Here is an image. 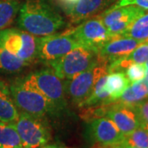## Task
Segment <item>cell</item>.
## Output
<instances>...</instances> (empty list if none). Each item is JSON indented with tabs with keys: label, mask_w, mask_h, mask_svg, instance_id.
Returning <instances> with one entry per match:
<instances>
[{
	"label": "cell",
	"mask_w": 148,
	"mask_h": 148,
	"mask_svg": "<svg viewBox=\"0 0 148 148\" xmlns=\"http://www.w3.org/2000/svg\"><path fill=\"white\" fill-rule=\"evenodd\" d=\"M90 136L101 145H116L123 143L124 135L120 132L114 122L107 117L96 118L89 126Z\"/></svg>",
	"instance_id": "12"
},
{
	"label": "cell",
	"mask_w": 148,
	"mask_h": 148,
	"mask_svg": "<svg viewBox=\"0 0 148 148\" xmlns=\"http://www.w3.org/2000/svg\"><path fill=\"white\" fill-rule=\"evenodd\" d=\"M108 8L107 0H78L67 13V16L72 24H79L100 14Z\"/></svg>",
	"instance_id": "14"
},
{
	"label": "cell",
	"mask_w": 148,
	"mask_h": 148,
	"mask_svg": "<svg viewBox=\"0 0 148 148\" xmlns=\"http://www.w3.org/2000/svg\"><path fill=\"white\" fill-rule=\"evenodd\" d=\"M106 115L114 122L124 136L141 127V122L132 106H127L119 102L109 107Z\"/></svg>",
	"instance_id": "11"
},
{
	"label": "cell",
	"mask_w": 148,
	"mask_h": 148,
	"mask_svg": "<svg viewBox=\"0 0 148 148\" xmlns=\"http://www.w3.org/2000/svg\"><path fill=\"white\" fill-rule=\"evenodd\" d=\"M125 74L130 83L138 82L146 77L144 64H133L129 65L125 70Z\"/></svg>",
	"instance_id": "25"
},
{
	"label": "cell",
	"mask_w": 148,
	"mask_h": 148,
	"mask_svg": "<svg viewBox=\"0 0 148 148\" xmlns=\"http://www.w3.org/2000/svg\"><path fill=\"white\" fill-rule=\"evenodd\" d=\"M20 8L21 3L18 0H0V31L12 24Z\"/></svg>",
	"instance_id": "22"
},
{
	"label": "cell",
	"mask_w": 148,
	"mask_h": 148,
	"mask_svg": "<svg viewBox=\"0 0 148 148\" xmlns=\"http://www.w3.org/2000/svg\"><path fill=\"white\" fill-rule=\"evenodd\" d=\"M78 46L69 31L60 35L41 37L38 40V58L49 65Z\"/></svg>",
	"instance_id": "10"
},
{
	"label": "cell",
	"mask_w": 148,
	"mask_h": 148,
	"mask_svg": "<svg viewBox=\"0 0 148 148\" xmlns=\"http://www.w3.org/2000/svg\"><path fill=\"white\" fill-rule=\"evenodd\" d=\"M97 148H127L125 145H123V143H120V144H116V145H108V146H106V145H101L99 147Z\"/></svg>",
	"instance_id": "29"
},
{
	"label": "cell",
	"mask_w": 148,
	"mask_h": 148,
	"mask_svg": "<svg viewBox=\"0 0 148 148\" xmlns=\"http://www.w3.org/2000/svg\"><path fill=\"white\" fill-rule=\"evenodd\" d=\"M11 95L19 112L44 118L57 111L47 98L37 89L28 76L15 79L10 86Z\"/></svg>",
	"instance_id": "2"
},
{
	"label": "cell",
	"mask_w": 148,
	"mask_h": 148,
	"mask_svg": "<svg viewBox=\"0 0 148 148\" xmlns=\"http://www.w3.org/2000/svg\"><path fill=\"white\" fill-rule=\"evenodd\" d=\"M144 65H145V70H146V76H148V61L144 63Z\"/></svg>",
	"instance_id": "32"
},
{
	"label": "cell",
	"mask_w": 148,
	"mask_h": 148,
	"mask_svg": "<svg viewBox=\"0 0 148 148\" xmlns=\"http://www.w3.org/2000/svg\"><path fill=\"white\" fill-rule=\"evenodd\" d=\"M0 148H24L13 123L0 122Z\"/></svg>",
	"instance_id": "23"
},
{
	"label": "cell",
	"mask_w": 148,
	"mask_h": 148,
	"mask_svg": "<svg viewBox=\"0 0 148 148\" xmlns=\"http://www.w3.org/2000/svg\"><path fill=\"white\" fill-rule=\"evenodd\" d=\"M142 42L129 37L112 38L105 43L98 51L100 60L110 64L118 58L124 57L135 49Z\"/></svg>",
	"instance_id": "13"
},
{
	"label": "cell",
	"mask_w": 148,
	"mask_h": 148,
	"mask_svg": "<svg viewBox=\"0 0 148 148\" xmlns=\"http://www.w3.org/2000/svg\"><path fill=\"white\" fill-rule=\"evenodd\" d=\"M147 97L148 76H146L142 80L129 85L117 101L127 106H134Z\"/></svg>",
	"instance_id": "17"
},
{
	"label": "cell",
	"mask_w": 148,
	"mask_h": 148,
	"mask_svg": "<svg viewBox=\"0 0 148 148\" xmlns=\"http://www.w3.org/2000/svg\"><path fill=\"white\" fill-rule=\"evenodd\" d=\"M55 1L67 14L78 0H55Z\"/></svg>",
	"instance_id": "28"
},
{
	"label": "cell",
	"mask_w": 148,
	"mask_h": 148,
	"mask_svg": "<svg viewBox=\"0 0 148 148\" xmlns=\"http://www.w3.org/2000/svg\"><path fill=\"white\" fill-rule=\"evenodd\" d=\"M109 64L100 61L89 69L64 81L65 93L73 103L80 105L91 94L95 83L100 77L109 73Z\"/></svg>",
	"instance_id": "5"
},
{
	"label": "cell",
	"mask_w": 148,
	"mask_h": 148,
	"mask_svg": "<svg viewBox=\"0 0 148 148\" xmlns=\"http://www.w3.org/2000/svg\"><path fill=\"white\" fill-rule=\"evenodd\" d=\"M13 125L24 148L44 147L50 139L49 128L44 118H37L19 112L18 118Z\"/></svg>",
	"instance_id": "6"
},
{
	"label": "cell",
	"mask_w": 148,
	"mask_h": 148,
	"mask_svg": "<svg viewBox=\"0 0 148 148\" xmlns=\"http://www.w3.org/2000/svg\"><path fill=\"white\" fill-rule=\"evenodd\" d=\"M79 46L97 53L101 46L111 39L103 22L98 16L81 22L75 29L69 30Z\"/></svg>",
	"instance_id": "9"
},
{
	"label": "cell",
	"mask_w": 148,
	"mask_h": 148,
	"mask_svg": "<svg viewBox=\"0 0 148 148\" xmlns=\"http://www.w3.org/2000/svg\"><path fill=\"white\" fill-rule=\"evenodd\" d=\"M123 145H125V144H123ZM127 148H138V147H130V146H127V145H125Z\"/></svg>",
	"instance_id": "34"
},
{
	"label": "cell",
	"mask_w": 148,
	"mask_h": 148,
	"mask_svg": "<svg viewBox=\"0 0 148 148\" xmlns=\"http://www.w3.org/2000/svg\"><path fill=\"white\" fill-rule=\"evenodd\" d=\"M148 61V41L142 43L131 53L124 57L118 58L109 64V73L126 69L131 64H144Z\"/></svg>",
	"instance_id": "15"
},
{
	"label": "cell",
	"mask_w": 148,
	"mask_h": 148,
	"mask_svg": "<svg viewBox=\"0 0 148 148\" xmlns=\"http://www.w3.org/2000/svg\"><path fill=\"white\" fill-rule=\"evenodd\" d=\"M17 25L35 36L54 35L66 22L49 0H26L19 10Z\"/></svg>",
	"instance_id": "1"
},
{
	"label": "cell",
	"mask_w": 148,
	"mask_h": 148,
	"mask_svg": "<svg viewBox=\"0 0 148 148\" xmlns=\"http://www.w3.org/2000/svg\"><path fill=\"white\" fill-rule=\"evenodd\" d=\"M108 74V73H107ZM107 74L103 75L95 83L94 89L90 94L83 102L78 106L80 107H91L101 105H110L113 102L111 101L110 95L108 90H106V81Z\"/></svg>",
	"instance_id": "19"
},
{
	"label": "cell",
	"mask_w": 148,
	"mask_h": 148,
	"mask_svg": "<svg viewBox=\"0 0 148 148\" xmlns=\"http://www.w3.org/2000/svg\"><path fill=\"white\" fill-rule=\"evenodd\" d=\"M16 109L8 85L0 80V122L14 123L18 118Z\"/></svg>",
	"instance_id": "16"
},
{
	"label": "cell",
	"mask_w": 148,
	"mask_h": 148,
	"mask_svg": "<svg viewBox=\"0 0 148 148\" xmlns=\"http://www.w3.org/2000/svg\"><path fill=\"white\" fill-rule=\"evenodd\" d=\"M29 65L30 64L0 45V71L8 73H15L21 72Z\"/></svg>",
	"instance_id": "20"
},
{
	"label": "cell",
	"mask_w": 148,
	"mask_h": 148,
	"mask_svg": "<svg viewBox=\"0 0 148 148\" xmlns=\"http://www.w3.org/2000/svg\"><path fill=\"white\" fill-rule=\"evenodd\" d=\"M131 84L127 76L123 71L110 72L107 74L106 81V90L110 93L111 101L116 102L121 96L123 92Z\"/></svg>",
	"instance_id": "18"
},
{
	"label": "cell",
	"mask_w": 148,
	"mask_h": 148,
	"mask_svg": "<svg viewBox=\"0 0 148 148\" xmlns=\"http://www.w3.org/2000/svg\"><path fill=\"white\" fill-rule=\"evenodd\" d=\"M123 144L138 148H148V132L143 127H138L127 136H124Z\"/></svg>",
	"instance_id": "24"
},
{
	"label": "cell",
	"mask_w": 148,
	"mask_h": 148,
	"mask_svg": "<svg viewBox=\"0 0 148 148\" xmlns=\"http://www.w3.org/2000/svg\"><path fill=\"white\" fill-rule=\"evenodd\" d=\"M43 148H66L64 146L59 145V144H51V145H45L44 146Z\"/></svg>",
	"instance_id": "30"
},
{
	"label": "cell",
	"mask_w": 148,
	"mask_h": 148,
	"mask_svg": "<svg viewBox=\"0 0 148 148\" xmlns=\"http://www.w3.org/2000/svg\"><path fill=\"white\" fill-rule=\"evenodd\" d=\"M146 12V10L134 5L110 7L100 13L98 17L105 25L112 39L120 36L133 21Z\"/></svg>",
	"instance_id": "8"
},
{
	"label": "cell",
	"mask_w": 148,
	"mask_h": 148,
	"mask_svg": "<svg viewBox=\"0 0 148 148\" xmlns=\"http://www.w3.org/2000/svg\"><path fill=\"white\" fill-rule=\"evenodd\" d=\"M37 89L53 105L56 111L67 106L64 82L51 69H43L27 75Z\"/></svg>",
	"instance_id": "7"
},
{
	"label": "cell",
	"mask_w": 148,
	"mask_h": 148,
	"mask_svg": "<svg viewBox=\"0 0 148 148\" xmlns=\"http://www.w3.org/2000/svg\"><path fill=\"white\" fill-rule=\"evenodd\" d=\"M127 5L138 6L144 10L148 11V0H118L115 3H114L110 7L117 8Z\"/></svg>",
	"instance_id": "27"
},
{
	"label": "cell",
	"mask_w": 148,
	"mask_h": 148,
	"mask_svg": "<svg viewBox=\"0 0 148 148\" xmlns=\"http://www.w3.org/2000/svg\"><path fill=\"white\" fill-rule=\"evenodd\" d=\"M119 37H129L142 43L148 41V12L133 21Z\"/></svg>",
	"instance_id": "21"
},
{
	"label": "cell",
	"mask_w": 148,
	"mask_h": 148,
	"mask_svg": "<svg viewBox=\"0 0 148 148\" xmlns=\"http://www.w3.org/2000/svg\"><path fill=\"white\" fill-rule=\"evenodd\" d=\"M132 106L141 122V127L148 126V97Z\"/></svg>",
	"instance_id": "26"
},
{
	"label": "cell",
	"mask_w": 148,
	"mask_h": 148,
	"mask_svg": "<svg viewBox=\"0 0 148 148\" xmlns=\"http://www.w3.org/2000/svg\"><path fill=\"white\" fill-rule=\"evenodd\" d=\"M38 40L21 29L7 28L0 31V45L30 64L38 58Z\"/></svg>",
	"instance_id": "4"
},
{
	"label": "cell",
	"mask_w": 148,
	"mask_h": 148,
	"mask_svg": "<svg viewBox=\"0 0 148 148\" xmlns=\"http://www.w3.org/2000/svg\"><path fill=\"white\" fill-rule=\"evenodd\" d=\"M118 0H107V3H108V6L109 7H110L112 6L114 3H115Z\"/></svg>",
	"instance_id": "31"
},
{
	"label": "cell",
	"mask_w": 148,
	"mask_h": 148,
	"mask_svg": "<svg viewBox=\"0 0 148 148\" xmlns=\"http://www.w3.org/2000/svg\"><path fill=\"white\" fill-rule=\"evenodd\" d=\"M36 148H43V147H36Z\"/></svg>",
	"instance_id": "35"
},
{
	"label": "cell",
	"mask_w": 148,
	"mask_h": 148,
	"mask_svg": "<svg viewBox=\"0 0 148 148\" xmlns=\"http://www.w3.org/2000/svg\"><path fill=\"white\" fill-rule=\"evenodd\" d=\"M143 127V128H144V129H146V130L148 132V126H143V127Z\"/></svg>",
	"instance_id": "33"
},
{
	"label": "cell",
	"mask_w": 148,
	"mask_h": 148,
	"mask_svg": "<svg viewBox=\"0 0 148 148\" xmlns=\"http://www.w3.org/2000/svg\"><path fill=\"white\" fill-rule=\"evenodd\" d=\"M100 61L101 60L96 52L78 46L48 66L58 77L68 80L89 69Z\"/></svg>",
	"instance_id": "3"
}]
</instances>
